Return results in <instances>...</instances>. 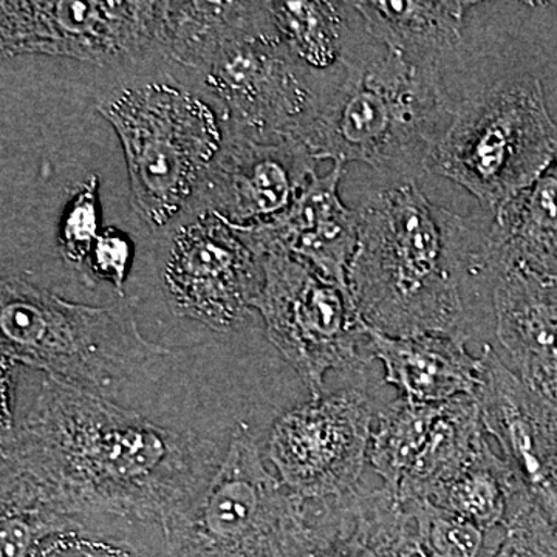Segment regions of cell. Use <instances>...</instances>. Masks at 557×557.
<instances>
[{"instance_id":"cell-1","label":"cell","mask_w":557,"mask_h":557,"mask_svg":"<svg viewBox=\"0 0 557 557\" xmlns=\"http://www.w3.org/2000/svg\"><path fill=\"white\" fill-rule=\"evenodd\" d=\"M17 366L2 413L0 511L27 512L51 534H83L160 557L225 450L214 440L150 418Z\"/></svg>"},{"instance_id":"cell-2","label":"cell","mask_w":557,"mask_h":557,"mask_svg":"<svg viewBox=\"0 0 557 557\" xmlns=\"http://www.w3.org/2000/svg\"><path fill=\"white\" fill-rule=\"evenodd\" d=\"M351 302L368 329L392 338L468 339L467 278H486V234L437 207L417 180H395L357 209Z\"/></svg>"},{"instance_id":"cell-3","label":"cell","mask_w":557,"mask_h":557,"mask_svg":"<svg viewBox=\"0 0 557 557\" xmlns=\"http://www.w3.org/2000/svg\"><path fill=\"white\" fill-rule=\"evenodd\" d=\"M454 112L440 70L418 67L391 50L381 58L350 50L299 141L318 161H359L395 180H417Z\"/></svg>"},{"instance_id":"cell-4","label":"cell","mask_w":557,"mask_h":557,"mask_svg":"<svg viewBox=\"0 0 557 557\" xmlns=\"http://www.w3.org/2000/svg\"><path fill=\"white\" fill-rule=\"evenodd\" d=\"M0 350L20 368L109 399L159 380L171 358L141 335L134 304L84 306L11 276L0 284Z\"/></svg>"},{"instance_id":"cell-5","label":"cell","mask_w":557,"mask_h":557,"mask_svg":"<svg viewBox=\"0 0 557 557\" xmlns=\"http://www.w3.org/2000/svg\"><path fill=\"white\" fill-rule=\"evenodd\" d=\"M97 110L119 135L132 209L163 234L196 199L226 137L222 110L168 73L135 75L106 91Z\"/></svg>"},{"instance_id":"cell-6","label":"cell","mask_w":557,"mask_h":557,"mask_svg":"<svg viewBox=\"0 0 557 557\" xmlns=\"http://www.w3.org/2000/svg\"><path fill=\"white\" fill-rule=\"evenodd\" d=\"M557 156V126L541 81L511 75L456 106L428 172L457 183L487 211L530 186Z\"/></svg>"},{"instance_id":"cell-7","label":"cell","mask_w":557,"mask_h":557,"mask_svg":"<svg viewBox=\"0 0 557 557\" xmlns=\"http://www.w3.org/2000/svg\"><path fill=\"white\" fill-rule=\"evenodd\" d=\"M311 502L267 468L255 435L237 424L214 479L160 557H310Z\"/></svg>"},{"instance_id":"cell-8","label":"cell","mask_w":557,"mask_h":557,"mask_svg":"<svg viewBox=\"0 0 557 557\" xmlns=\"http://www.w3.org/2000/svg\"><path fill=\"white\" fill-rule=\"evenodd\" d=\"M263 287L255 310L267 336L309 388L321 398L332 370H358L372 361L368 325L348 289L333 284L287 252L260 256Z\"/></svg>"},{"instance_id":"cell-9","label":"cell","mask_w":557,"mask_h":557,"mask_svg":"<svg viewBox=\"0 0 557 557\" xmlns=\"http://www.w3.org/2000/svg\"><path fill=\"white\" fill-rule=\"evenodd\" d=\"M336 70L319 73L304 65L270 17L223 47L197 75L199 89L219 106L231 129L256 138L299 139L317 119Z\"/></svg>"},{"instance_id":"cell-10","label":"cell","mask_w":557,"mask_h":557,"mask_svg":"<svg viewBox=\"0 0 557 557\" xmlns=\"http://www.w3.org/2000/svg\"><path fill=\"white\" fill-rule=\"evenodd\" d=\"M163 2L3 0L2 58L46 54L98 65L159 61Z\"/></svg>"},{"instance_id":"cell-11","label":"cell","mask_w":557,"mask_h":557,"mask_svg":"<svg viewBox=\"0 0 557 557\" xmlns=\"http://www.w3.org/2000/svg\"><path fill=\"white\" fill-rule=\"evenodd\" d=\"M160 277L172 313L228 333L244 324L263 287L259 256L214 212H189L161 234Z\"/></svg>"},{"instance_id":"cell-12","label":"cell","mask_w":557,"mask_h":557,"mask_svg":"<svg viewBox=\"0 0 557 557\" xmlns=\"http://www.w3.org/2000/svg\"><path fill=\"white\" fill-rule=\"evenodd\" d=\"M368 392L350 387L287 410L270 431L267 457L304 500H332L362 485L375 426Z\"/></svg>"},{"instance_id":"cell-13","label":"cell","mask_w":557,"mask_h":557,"mask_svg":"<svg viewBox=\"0 0 557 557\" xmlns=\"http://www.w3.org/2000/svg\"><path fill=\"white\" fill-rule=\"evenodd\" d=\"M317 164L299 139L256 138L226 126L222 149L186 214L214 212L233 226L269 222L295 203Z\"/></svg>"},{"instance_id":"cell-14","label":"cell","mask_w":557,"mask_h":557,"mask_svg":"<svg viewBox=\"0 0 557 557\" xmlns=\"http://www.w3.org/2000/svg\"><path fill=\"white\" fill-rule=\"evenodd\" d=\"M478 395L486 434L557 528V403L527 386L493 347H483Z\"/></svg>"},{"instance_id":"cell-15","label":"cell","mask_w":557,"mask_h":557,"mask_svg":"<svg viewBox=\"0 0 557 557\" xmlns=\"http://www.w3.org/2000/svg\"><path fill=\"white\" fill-rule=\"evenodd\" d=\"M343 175L344 166L333 164L327 174L311 177L287 211L269 222L234 228L259 258L267 252H287L348 289V270L358 247V215L357 209L341 200Z\"/></svg>"},{"instance_id":"cell-16","label":"cell","mask_w":557,"mask_h":557,"mask_svg":"<svg viewBox=\"0 0 557 557\" xmlns=\"http://www.w3.org/2000/svg\"><path fill=\"white\" fill-rule=\"evenodd\" d=\"M496 335L512 372L557 403V277L512 267L493 281Z\"/></svg>"},{"instance_id":"cell-17","label":"cell","mask_w":557,"mask_h":557,"mask_svg":"<svg viewBox=\"0 0 557 557\" xmlns=\"http://www.w3.org/2000/svg\"><path fill=\"white\" fill-rule=\"evenodd\" d=\"M313 537L310 557H428L409 509L384 486L313 502Z\"/></svg>"},{"instance_id":"cell-18","label":"cell","mask_w":557,"mask_h":557,"mask_svg":"<svg viewBox=\"0 0 557 557\" xmlns=\"http://www.w3.org/2000/svg\"><path fill=\"white\" fill-rule=\"evenodd\" d=\"M370 354L380 359L384 379L399 398L417 405H442L475 397L482 384V357H474L465 341L445 335L392 338L368 329Z\"/></svg>"},{"instance_id":"cell-19","label":"cell","mask_w":557,"mask_h":557,"mask_svg":"<svg viewBox=\"0 0 557 557\" xmlns=\"http://www.w3.org/2000/svg\"><path fill=\"white\" fill-rule=\"evenodd\" d=\"M483 259L491 284L512 267L557 277V156L530 186L494 212Z\"/></svg>"},{"instance_id":"cell-20","label":"cell","mask_w":557,"mask_h":557,"mask_svg":"<svg viewBox=\"0 0 557 557\" xmlns=\"http://www.w3.org/2000/svg\"><path fill=\"white\" fill-rule=\"evenodd\" d=\"M364 22L366 32L418 67L440 70L457 49L468 11L463 0H369L348 2Z\"/></svg>"},{"instance_id":"cell-21","label":"cell","mask_w":557,"mask_h":557,"mask_svg":"<svg viewBox=\"0 0 557 557\" xmlns=\"http://www.w3.org/2000/svg\"><path fill=\"white\" fill-rule=\"evenodd\" d=\"M269 21V2H163L161 60L200 72L223 47Z\"/></svg>"},{"instance_id":"cell-22","label":"cell","mask_w":557,"mask_h":557,"mask_svg":"<svg viewBox=\"0 0 557 557\" xmlns=\"http://www.w3.org/2000/svg\"><path fill=\"white\" fill-rule=\"evenodd\" d=\"M490 448L478 398L443 403L426 443L398 487L399 502L429 500Z\"/></svg>"},{"instance_id":"cell-23","label":"cell","mask_w":557,"mask_h":557,"mask_svg":"<svg viewBox=\"0 0 557 557\" xmlns=\"http://www.w3.org/2000/svg\"><path fill=\"white\" fill-rule=\"evenodd\" d=\"M347 2L287 0L269 2L271 22L278 38L307 67L333 72L346 61Z\"/></svg>"},{"instance_id":"cell-24","label":"cell","mask_w":557,"mask_h":557,"mask_svg":"<svg viewBox=\"0 0 557 557\" xmlns=\"http://www.w3.org/2000/svg\"><path fill=\"white\" fill-rule=\"evenodd\" d=\"M522 490L525 486L515 471L490 446L474 465L435 491L426 502L490 533L504 527L509 508Z\"/></svg>"},{"instance_id":"cell-25","label":"cell","mask_w":557,"mask_h":557,"mask_svg":"<svg viewBox=\"0 0 557 557\" xmlns=\"http://www.w3.org/2000/svg\"><path fill=\"white\" fill-rule=\"evenodd\" d=\"M442 405H417L398 398L379 413L370 442L369 465L395 496L420 456Z\"/></svg>"},{"instance_id":"cell-26","label":"cell","mask_w":557,"mask_h":557,"mask_svg":"<svg viewBox=\"0 0 557 557\" xmlns=\"http://www.w3.org/2000/svg\"><path fill=\"white\" fill-rule=\"evenodd\" d=\"M485 557H557V528L527 490L516 496L504 527L490 531Z\"/></svg>"},{"instance_id":"cell-27","label":"cell","mask_w":557,"mask_h":557,"mask_svg":"<svg viewBox=\"0 0 557 557\" xmlns=\"http://www.w3.org/2000/svg\"><path fill=\"white\" fill-rule=\"evenodd\" d=\"M409 509L428 557H485L490 533L435 507L431 502H401Z\"/></svg>"},{"instance_id":"cell-28","label":"cell","mask_w":557,"mask_h":557,"mask_svg":"<svg viewBox=\"0 0 557 557\" xmlns=\"http://www.w3.org/2000/svg\"><path fill=\"white\" fill-rule=\"evenodd\" d=\"M100 178L91 174L73 193L62 214L58 248L62 259L79 271L86 281L91 249L101 234Z\"/></svg>"},{"instance_id":"cell-29","label":"cell","mask_w":557,"mask_h":557,"mask_svg":"<svg viewBox=\"0 0 557 557\" xmlns=\"http://www.w3.org/2000/svg\"><path fill=\"white\" fill-rule=\"evenodd\" d=\"M131 260L132 242L127 234L116 228L102 230L91 249L84 282L89 287H94L97 281L109 282L123 299L124 284L129 276Z\"/></svg>"},{"instance_id":"cell-30","label":"cell","mask_w":557,"mask_h":557,"mask_svg":"<svg viewBox=\"0 0 557 557\" xmlns=\"http://www.w3.org/2000/svg\"><path fill=\"white\" fill-rule=\"evenodd\" d=\"M0 557H32L49 528L27 512L0 511Z\"/></svg>"},{"instance_id":"cell-31","label":"cell","mask_w":557,"mask_h":557,"mask_svg":"<svg viewBox=\"0 0 557 557\" xmlns=\"http://www.w3.org/2000/svg\"><path fill=\"white\" fill-rule=\"evenodd\" d=\"M32 557H138L129 549L83 534H53L44 539Z\"/></svg>"}]
</instances>
